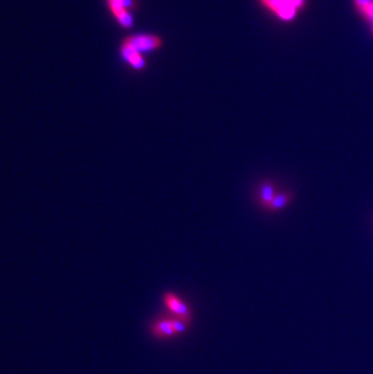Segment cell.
<instances>
[{"mask_svg":"<svg viewBox=\"0 0 373 374\" xmlns=\"http://www.w3.org/2000/svg\"><path fill=\"white\" fill-rule=\"evenodd\" d=\"M265 9L273 13L279 20L288 22L296 18L298 11L305 6V0H260Z\"/></svg>","mask_w":373,"mask_h":374,"instance_id":"6da1fadb","label":"cell"},{"mask_svg":"<svg viewBox=\"0 0 373 374\" xmlns=\"http://www.w3.org/2000/svg\"><path fill=\"white\" fill-rule=\"evenodd\" d=\"M122 45L135 50L138 54L152 52L163 46V39L154 34H136L130 36L123 41Z\"/></svg>","mask_w":373,"mask_h":374,"instance_id":"7a4b0ae2","label":"cell"},{"mask_svg":"<svg viewBox=\"0 0 373 374\" xmlns=\"http://www.w3.org/2000/svg\"><path fill=\"white\" fill-rule=\"evenodd\" d=\"M107 6L117 22L124 28L133 26V16L129 9L133 8V0H105Z\"/></svg>","mask_w":373,"mask_h":374,"instance_id":"3957f363","label":"cell"},{"mask_svg":"<svg viewBox=\"0 0 373 374\" xmlns=\"http://www.w3.org/2000/svg\"><path fill=\"white\" fill-rule=\"evenodd\" d=\"M163 302H164L166 309L168 311H171L175 317L186 321V324L191 325V320H193L191 309L189 305H186V303L183 302L181 297H178L176 293H165L164 296H163Z\"/></svg>","mask_w":373,"mask_h":374,"instance_id":"277c9868","label":"cell"},{"mask_svg":"<svg viewBox=\"0 0 373 374\" xmlns=\"http://www.w3.org/2000/svg\"><path fill=\"white\" fill-rule=\"evenodd\" d=\"M150 334L154 337L155 339L173 338L175 336H177L175 329H173V320L171 317H163L159 320H155L152 322L149 327Z\"/></svg>","mask_w":373,"mask_h":374,"instance_id":"5b68a950","label":"cell"},{"mask_svg":"<svg viewBox=\"0 0 373 374\" xmlns=\"http://www.w3.org/2000/svg\"><path fill=\"white\" fill-rule=\"evenodd\" d=\"M120 55L123 57L124 61L130 66V67L136 69V71H141L146 66V61L143 55L138 54L135 50L126 48V46L120 45Z\"/></svg>","mask_w":373,"mask_h":374,"instance_id":"8992f818","label":"cell"},{"mask_svg":"<svg viewBox=\"0 0 373 374\" xmlns=\"http://www.w3.org/2000/svg\"><path fill=\"white\" fill-rule=\"evenodd\" d=\"M278 194L277 190L274 188L273 185H264L260 190V194H258V201L263 208H268L270 203L273 201L275 195Z\"/></svg>","mask_w":373,"mask_h":374,"instance_id":"52a82bcc","label":"cell"},{"mask_svg":"<svg viewBox=\"0 0 373 374\" xmlns=\"http://www.w3.org/2000/svg\"><path fill=\"white\" fill-rule=\"evenodd\" d=\"M292 196L288 193H278L275 195L273 201L269 205L268 211H280L282 208H286L288 203H291Z\"/></svg>","mask_w":373,"mask_h":374,"instance_id":"ba28073f","label":"cell"}]
</instances>
